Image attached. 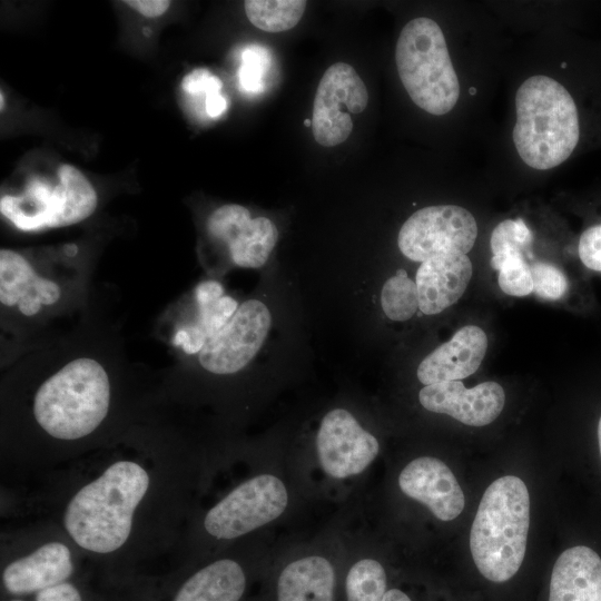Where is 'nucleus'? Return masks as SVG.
Returning a JSON list of instances; mask_svg holds the SVG:
<instances>
[{
  "label": "nucleus",
  "mask_w": 601,
  "mask_h": 601,
  "mask_svg": "<svg viewBox=\"0 0 601 601\" xmlns=\"http://www.w3.org/2000/svg\"><path fill=\"white\" fill-rule=\"evenodd\" d=\"M579 256L590 269L601 273V225L585 229L579 239Z\"/></svg>",
  "instance_id": "c85d7f7f"
},
{
  "label": "nucleus",
  "mask_w": 601,
  "mask_h": 601,
  "mask_svg": "<svg viewBox=\"0 0 601 601\" xmlns=\"http://www.w3.org/2000/svg\"><path fill=\"white\" fill-rule=\"evenodd\" d=\"M216 444L148 413L107 445L1 489V519L56 524L110 583L176 571Z\"/></svg>",
  "instance_id": "f257e3e1"
},
{
  "label": "nucleus",
  "mask_w": 601,
  "mask_h": 601,
  "mask_svg": "<svg viewBox=\"0 0 601 601\" xmlns=\"http://www.w3.org/2000/svg\"><path fill=\"white\" fill-rule=\"evenodd\" d=\"M487 336L475 325L460 328L450 341L427 354L418 364L416 377L423 385L460 381L477 371L486 349Z\"/></svg>",
  "instance_id": "a211bd4d"
},
{
  "label": "nucleus",
  "mask_w": 601,
  "mask_h": 601,
  "mask_svg": "<svg viewBox=\"0 0 601 601\" xmlns=\"http://www.w3.org/2000/svg\"><path fill=\"white\" fill-rule=\"evenodd\" d=\"M304 124H305V126H309V125H312V121H309L308 119H305Z\"/></svg>",
  "instance_id": "c9c22d12"
},
{
  "label": "nucleus",
  "mask_w": 601,
  "mask_h": 601,
  "mask_svg": "<svg viewBox=\"0 0 601 601\" xmlns=\"http://www.w3.org/2000/svg\"><path fill=\"white\" fill-rule=\"evenodd\" d=\"M367 89L356 70L344 62L332 65L323 75L313 105L315 140L325 147L344 142L353 130L351 114L362 112Z\"/></svg>",
  "instance_id": "ddd939ff"
},
{
  "label": "nucleus",
  "mask_w": 601,
  "mask_h": 601,
  "mask_svg": "<svg viewBox=\"0 0 601 601\" xmlns=\"http://www.w3.org/2000/svg\"><path fill=\"white\" fill-rule=\"evenodd\" d=\"M477 236V224L465 208L436 205L413 213L402 225L397 246L404 257L423 263L443 254L466 255Z\"/></svg>",
  "instance_id": "f8f14e48"
},
{
  "label": "nucleus",
  "mask_w": 601,
  "mask_h": 601,
  "mask_svg": "<svg viewBox=\"0 0 601 601\" xmlns=\"http://www.w3.org/2000/svg\"><path fill=\"white\" fill-rule=\"evenodd\" d=\"M380 305L384 315L394 322L411 319L418 311L415 283L401 268L388 277L380 292Z\"/></svg>",
  "instance_id": "5701e85b"
},
{
  "label": "nucleus",
  "mask_w": 601,
  "mask_h": 601,
  "mask_svg": "<svg viewBox=\"0 0 601 601\" xmlns=\"http://www.w3.org/2000/svg\"><path fill=\"white\" fill-rule=\"evenodd\" d=\"M532 233L521 219H505L492 231L490 245L493 255L522 253L530 246Z\"/></svg>",
  "instance_id": "a878e982"
},
{
  "label": "nucleus",
  "mask_w": 601,
  "mask_h": 601,
  "mask_svg": "<svg viewBox=\"0 0 601 601\" xmlns=\"http://www.w3.org/2000/svg\"><path fill=\"white\" fill-rule=\"evenodd\" d=\"M287 452L311 500L346 502L377 460L381 442L353 407L337 404L321 414L306 444Z\"/></svg>",
  "instance_id": "39448f33"
},
{
  "label": "nucleus",
  "mask_w": 601,
  "mask_h": 601,
  "mask_svg": "<svg viewBox=\"0 0 601 601\" xmlns=\"http://www.w3.org/2000/svg\"><path fill=\"white\" fill-rule=\"evenodd\" d=\"M90 573L95 572L40 589L28 595L2 598V601H91L89 589L83 583V577Z\"/></svg>",
  "instance_id": "bb28decb"
},
{
  "label": "nucleus",
  "mask_w": 601,
  "mask_h": 601,
  "mask_svg": "<svg viewBox=\"0 0 601 601\" xmlns=\"http://www.w3.org/2000/svg\"><path fill=\"white\" fill-rule=\"evenodd\" d=\"M417 398L424 410L450 415L470 426L492 423L505 404L504 390L496 382H483L471 388L461 381L435 383L423 386Z\"/></svg>",
  "instance_id": "dca6fc26"
},
{
  "label": "nucleus",
  "mask_w": 601,
  "mask_h": 601,
  "mask_svg": "<svg viewBox=\"0 0 601 601\" xmlns=\"http://www.w3.org/2000/svg\"><path fill=\"white\" fill-rule=\"evenodd\" d=\"M598 441H599V449H600V454H601V416L598 424Z\"/></svg>",
  "instance_id": "72a5a7b5"
},
{
  "label": "nucleus",
  "mask_w": 601,
  "mask_h": 601,
  "mask_svg": "<svg viewBox=\"0 0 601 601\" xmlns=\"http://www.w3.org/2000/svg\"><path fill=\"white\" fill-rule=\"evenodd\" d=\"M272 63L270 52L266 48L258 45L246 47L238 69L239 88L247 93L263 92Z\"/></svg>",
  "instance_id": "393cba45"
},
{
  "label": "nucleus",
  "mask_w": 601,
  "mask_h": 601,
  "mask_svg": "<svg viewBox=\"0 0 601 601\" xmlns=\"http://www.w3.org/2000/svg\"><path fill=\"white\" fill-rule=\"evenodd\" d=\"M549 601H601V558L578 545L563 551L554 563Z\"/></svg>",
  "instance_id": "412c9836"
},
{
  "label": "nucleus",
  "mask_w": 601,
  "mask_h": 601,
  "mask_svg": "<svg viewBox=\"0 0 601 601\" xmlns=\"http://www.w3.org/2000/svg\"><path fill=\"white\" fill-rule=\"evenodd\" d=\"M270 533L248 538L180 566L166 577L170 587L168 601H240L250 566L280 548L272 542Z\"/></svg>",
  "instance_id": "1a4fd4ad"
},
{
  "label": "nucleus",
  "mask_w": 601,
  "mask_h": 601,
  "mask_svg": "<svg viewBox=\"0 0 601 601\" xmlns=\"http://www.w3.org/2000/svg\"><path fill=\"white\" fill-rule=\"evenodd\" d=\"M345 543L344 575L346 601H383L387 591V572L364 538V529H352L339 518Z\"/></svg>",
  "instance_id": "aec40b11"
},
{
  "label": "nucleus",
  "mask_w": 601,
  "mask_h": 601,
  "mask_svg": "<svg viewBox=\"0 0 601 601\" xmlns=\"http://www.w3.org/2000/svg\"><path fill=\"white\" fill-rule=\"evenodd\" d=\"M276 580V601H334L345 544L336 519L313 538L286 544Z\"/></svg>",
  "instance_id": "9b49d317"
},
{
  "label": "nucleus",
  "mask_w": 601,
  "mask_h": 601,
  "mask_svg": "<svg viewBox=\"0 0 601 601\" xmlns=\"http://www.w3.org/2000/svg\"><path fill=\"white\" fill-rule=\"evenodd\" d=\"M211 238L225 245L229 262L240 268L258 269L268 262L279 237L278 229L267 217H252L238 204L216 208L207 219Z\"/></svg>",
  "instance_id": "4468645a"
},
{
  "label": "nucleus",
  "mask_w": 601,
  "mask_h": 601,
  "mask_svg": "<svg viewBox=\"0 0 601 601\" xmlns=\"http://www.w3.org/2000/svg\"><path fill=\"white\" fill-rule=\"evenodd\" d=\"M221 87V80L204 68L193 70L181 82L185 92L190 95L205 93V97L214 92H220Z\"/></svg>",
  "instance_id": "c756f323"
},
{
  "label": "nucleus",
  "mask_w": 601,
  "mask_h": 601,
  "mask_svg": "<svg viewBox=\"0 0 601 601\" xmlns=\"http://www.w3.org/2000/svg\"><path fill=\"white\" fill-rule=\"evenodd\" d=\"M62 289L53 279L40 275L21 254L0 250V303L1 307L33 317L55 306L61 299Z\"/></svg>",
  "instance_id": "f3484780"
},
{
  "label": "nucleus",
  "mask_w": 601,
  "mask_h": 601,
  "mask_svg": "<svg viewBox=\"0 0 601 601\" xmlns=\"http://www.w3.org/2000/svg\"><path fill=\"white\" fill-rule=\"evenodd\" d=\"M491 266L499 270L500 288L511 296H526L534 292L531 266L522 253L493 255Z\"/></svg>",
  "instance_id": "b1692460"
},
{
  "label": "nucleus",
  "mask_w": 601,
  "mask_h": 601,
  "mask_svg": "<svg viewBox=\"0 0 601 601\" xmlns=\"http://www.w3.org/2000/svg\"><path fill=\"white\" fill-rule=\"evenodd\" d=\"M395 60L400 79L415 105L436 116L453 109L459 100L460 82L444 35L434 20L421 17L404 26Z\"/></svg>",
  "instance_id": "6e6552de"
},
{
  "label": "nucleus",
  "mask_w": 601,
  "mask_h": 601,
  "mask_svg": "<svg viewBox=\"0 0 601 601\" xmlns=\"http://www.w3.org/2000/svg\"><path fill=\"white\" fill-rule=\"evenodd\" d=\"M227 99L220 92H214L205 97V109L209 117L217 118L226 111Z\"/></svg>",
  "instance_id": "2f4dec72"
},
{
  "label": "nucleus",
  "mask_w": 601,
  "mask_h": 601,
  "mask_svg": "<svg viewBox=\"0 0 601 601\" xmlns=\"http://www.w3.org/2000/svg\"><path fill=\"white\" fill-rule=\"evenodd\" d=\"M472 278V263L463 254H443L421 263L413 282L416 285L418 312L436 315L455 304Z\"/></svg>",
  "instance_id": "6ab92c4d"
},
{
  "label": "nucleus",
  "mask_w": 601,
  "mask_h": 601,
  "mask_svg": "<svg viewBox=\"0 0 601 601\" xmlns=\"http://www.w3.org/2000/svg\"><path fill=\"white\" fill-rule=\"evenodd\" d=\"M470 92H472V95H474L475 88H471V89H470Z\"/></svg>",
  "instance_id": "e433bc0d"
},
{
  "label": "nucleus",
  "mask_w": 601,
  "mask_h": 601,
  "mask_svg": "<svg viewBox=\"0 0 601 601\" xmlns=\"http://www.w3.org/2000/svg\"><path fill=\"white\" fill-rule=\"evenodd\" d=\"M107 367L69 361L2 394L0 487L27 484L96 451L145 417Z\"/></svg>",
  "instance_id": "f03ea898"
},
{
  "label": "nucleus",
  "mask_w": 601,
  "mask_h": 601,
  "mask_svg": "<svg viewBox=\"0 0 601 601\" xmlns=\"http://www.w3.org/2000/svg\"><path fill=\"white\" fill-rule=\"evenodd\" d=\"M274 322L266 300H239L218 282L206 280L194 290L193 313L176 331L174 344L195 357L206 376L224 382L243 373L259 355Z\"/></svg>",
  "instance_id": "20e7f679"
},
{
  "label": "nucleus",
  "mask_w": 601,
  "mask_h": 601,
  "mask_svg": "<svg viewBox=\"0 0 601 601\" xmlns=\"http://www.w3.org/2000/svg\"><path fill=\"white\" fill-rule=\"evenodd\" d=\"M397 487L442 522L453 521L464 509V494L452 470L434 456L422 455L407 462L397 474Z\"/></svg>",
  "instance_id": "2eb2a0df"
},
{
  "label": "nucleus",
  "mask_w": 601,
  "mask_h": 601,
  "mask_svg": "<svg viewBox=\"0 0 601 601\" xmlns=\"http://www.w3.org/2000/svg\"><path fill=\"white\" fill-rule=\"evenodd\" d=\"M0 98H1V99H0V105H1V110H2V109H3V104H4V102H3V93H2V92H1V95H0Z\"/></svg>",
  "instance_id": "f704fd0d"
},
{
  "label": "nucleus",
  "mask_w": 601,
  "mask_h": 601,
  "mask_svg": "<svg viewBox=\"0 0 601 601\" xmlns=\"http://www.w3.org/2000/svg\"><path fill=\"white\" fill-rule=\"evenodd\" d=\"M530 526V495L524 482L502 476L485 490L470 531V550L479 572L502 583L519 571Z\"/></svg>",
  "instance_id": "423d86ee"
},
{
  "label": "nucleus",
  "mask_w": 601,
  "mask_h": 601,
  "mask_svg": "<svg viewBox=\"0 0 601 601\" xmlns=\"http://www.w3.org/2000/svg\"><path fill=\"white\" fill-rule=\"evenodd\" d=\"M535 294L549 300L561 298L568 289V280L564 274L555 266L546 263L531 265Z\"/></svg>",
  "instance_id": "cd10ccee"
},
{
  "label": "nucleus",
  "mask_w": 601,
  "mask_h": 601,
  "mask_svg": "<svg viewBox=\"0 0 601 601\" xmlns=\"http://www.w3.org/2000/svg\"><path fill=\"white\" fill-rule=\"evenodd\" d=\"M306 6L304 0H247L244 3L252 24L267 32L294 28L302 19Z\"/></svg>",
  "instance_id": "4be33fe9"
},
{
  "label": "nucleus",
  "mask_w": 601,
  "mask_h": 601,
  "mask_svg": "<svg viewBox=\"0 0 601 601\" xmlns=\"http://www.w3.org/2000/svg\"><path fill=\"white\" fill-rule=\"evenodd\" d=\"M513 141L521 159L545 170L565 161L580 136L575 102L556 80L542 75L528 78L515 95Z\"/></svg>",
  "instance_id": "0eeeda50"
},
{
  "label": "nucleus",
  "mask_w": 601,
  "mask_h": 601,
  "mask_svg": "<svg viewBox=\"0 0 601 601\" xmlns=\"http://www.w3.org/2000/svg\"><path fill=\"white\" fill-rule=\"evenodd\" d=\"M58 177L53 187L42 178H33L22 195L2 196V216L24 231L70 226L91 216L98 198L85 175L71 165H62Z\"/></svg>",
  "instance_id": "9d476101"
},
{
  "label": "nucleus",
  "mask_w": 601,
  "mask_h": 601,
  "mask_svg": "<svg viewBox=\"0 0 601 601\" xmlns=\"http://www.w3.org/2000/svg\"><path fill=\"white\" fill-rule=\"evenodd\" d=\"M230 446L240 472L230 462L226 442L217 446L179 568L270 532L312 501L287 450L273 456L262 446L233 440Z\"/></svg>",
  "instance_id": "7ed1b4c3"
},
{
  "label": "nucleus",
  "mask_w": 601,
  "mask_h": 601,
  "mask_svg": "<svg viewBox=\"0 0 601 601\" xmlns=\"http://www.w3.org/2000/svg\"><path fill=\"white\" fill-rule=\"evenodd\" d=\"M125 3L148 18L161 16L170 6L167 0H126Z\"/></svg>",
  "instance_id": "7c9ffc66"
},
{
  "label": "nucleus",
  "mask_w": 601,
  "mask_h": 601,
  "mask_svg": "<svg viewBox=\"0 0 601 601\" xmlns=\"http://www.w3.org/2000/svg\"><path fill=\"white\" fill-rule=\"evenodd\" d=\"M383 601H412L411 598L397 588L387 589Z\"/></svg>",
  "instance_id": "473e14b6"
}]
</instances>
